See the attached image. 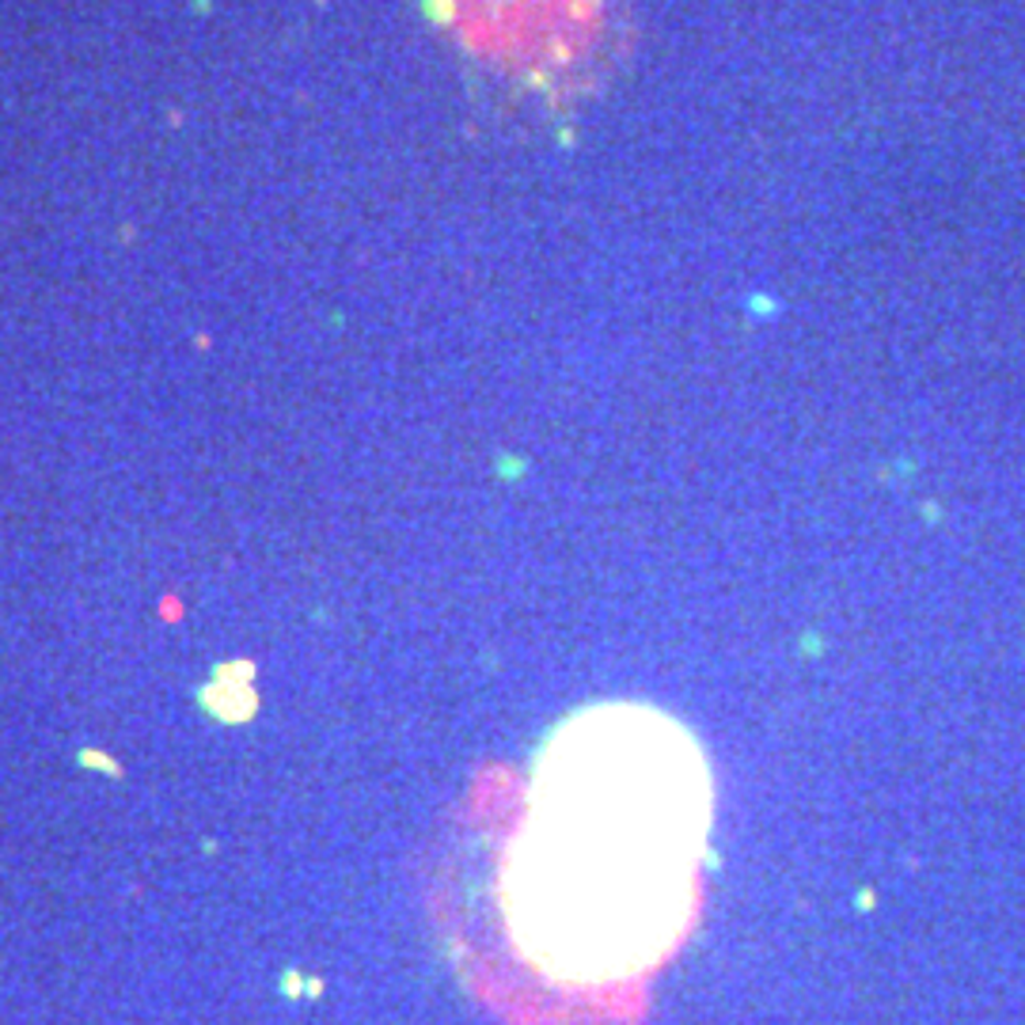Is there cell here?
<instances>
[{
  "label": "cell",
  "mask_w": 1025,
  "mask_h": 1025,
  "mask_svg": "<svg viewBox=\"0 0 1025 1025\" xmlns=\"http://www.w3.org/2000/svg\"><path fill=\"white\" fill-rule=\"evenodd\" d=\"M711 771L653 706H592L551 734L505 877L516 942L558 980L653 969L684 935Z\"/></svg>",
  "instance_id": "obj_1"
}]
</instances>
